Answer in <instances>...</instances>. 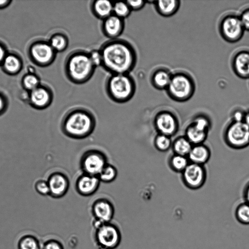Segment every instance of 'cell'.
I'll return each instance as SVG.
<instances>
[{
    "instance_id": "14",
    "label": "cell",
    "mask_w": 249,
    "mask_h": 249,
    "mask_svg": "<svg viewBox=\"0 0 249 249\" xmlns=\"http://www.w3.org/2000/svg\"><path fill=\"white\" fill-rule=\"evenodd\" d=\"M101 28L104 36L110 40L118 38L124 28V19L112 14L103 20Z\"/></svg>"
},
{
    "instance_id": "44",
    "label": "cell",
    "mask_w": 249,
    "mask_h": 249,
    "mask_svg": "<svg viewBox=\"0 0 249 249\" xmlns=\"http://www.w3.org/2000/svg\"><path fill=\"white\" fill-rule=\"evenodd\" d=\"M5 55V51L3 48L0 46V62L1 61Z\"/></svg>"
},
{
    "instance_id": "8",
    "label": "cell",
    "mask_w": 249,
    "mask_h": 249,
    "mask_svg": "<svg viewBox=\"0 0 249 249\" xmlns=\"http://www.w3.org/2000/svg\"><path fill=\"white\" fill-rule=\"evenodd\" d=\"M107 163L105 154L94 149L85 152L80 159V167L83 173L97 177Z\"/></svg>"
},
{
    "instance_id": "36",
    "label": "cell",
    "mask_w": 249,
    "mask_h": 249,
    "mask_svg": "<svg viewBox=\"0 0 249 249\" xmlns=\"http://www.w3.org/2000/svg\"><path fill=\"white\" fill-rule=\"evenodd\" d=\"M89 53L90 59L94 66L96 68L102 66V57L100 50H92Z\"/></svg>"
},
{
    "instance_id": "23",
    "label": "cell",
    "mask_w": 249,
    "mask_h": 249,
    "mask_svg": "<svg viewBox=\"0 0 249 249\" xmlns=\"http://www.w3.org/2000/svg\"><path fill=\"white\" fill-rule=\"evenodd\" d=\"M172 76L164 70H158L152 75L151 81L153 86L158 89H167Z\"/></svg>"
},
{
    "instance_id": "15",
    "label": "cell",
    "mask_w": 249,
    "mask_h": 249,
    "mask_svg": "<svg viewBox=\"0 0 249 249\" xmlns=\"http://www.w3.org/2000/svg\"><path fill=\"white\" fill-rule=\"evenodd\" d=\"M100 182L97 176L83 173L77 179L75 188L80 195L84 196H90L97 191Z\"/></svg>"
},
{
    "instance_id": "10",
    "label": "cell",
    "mask_w": 249,
    "mask_h": 249,
    "mask_svg": "<svg viewBox=\"0 0 249 249\" xmlns=\"http://www.w3.org/2000/svg\"><path fill=\"white\" fill-rule=\"evenodd\" d=\"M182 178L186 186L192 189H197L203 186L206 178L203 165L190 162L182 172Z\"/></svg>"
},
{
    "instance_id": "21",
    "label": "cell",
    "mask_w": 249,
    "mask_h": 249,
    "mask_svg": "<svg viewBox=\"0 0 249 249\" xmlns=\"http://www.w3.org/2000/svg\"><path fill=\"white\" fill-rule=\"evenodd\" d=\"M157 12L164 17L174 15L178 10L180 1L176 0H161L154 2Z\"/></svg>"
},
{
    "instance_id": "30",
    "label": "cell",
    "mask_w": 249,
    "mask_h": 249,
    "mask_svg": "<svg viewBox=\"0 0 249 249\" xmlns=\"http://www.w3.org/2000/svg\"><path fill=\"white\" fill-rule=\"evenodd\" d=\"M171 137L165 135L159 134L154 140L156 148L161 152H165L169 150L172 145Z\"/></svg>"
},
{
    "instance_id": "24",
    "label": "cell",
    "mask_w": 249,
    "mask_h": 249,
    "mask_svg": "<svg viewBox=\"0 0 249 249\" xmlns=\"http://www.w3.org/2000/svg\"><path fill=\"white\" fill-rule=\"evenodd\" d=\"M193 144L184 137H179L172 143V147L175 154L187 157Z\"/></svg>"
},
{
    "instance_id": "33",
    "label": "cell",
    "mask_w": 249,
    "mask_h": 249,
    "mask_svg": "<svg viewBox=\"0 0 249 249\" xmlns=\"http://www.w3.org/2000/svg\"><path fill=\"white\" fill-rule=\"evenodd\" d=\"M191 123L197 127L208 132L210 128L211 124L207 117L199 115L195 117L192 121Z\"/></svg>"
},
{
    "instance_id": "16",
    "label": "cell",
    "mask_w": 249,
    "mask_h": 249,
    "mask_svg": "<svg viewBox=\"0 0 249 249\" xmlns=\"http://www.w3.org/2000/svg\"><path fill=\"white\" fill-rule=\"evenodd\" d=\"M32 54L34 58L41 64L51 62L55 55V51L50 44L41 43L32 47Z\"/></svg>"
},
{
    "instance_id": "13",
    "label": "cell",
    "mask_w": 249,
    "mask_h": 249,
    "mask_svg": "<svg viewBox=\"0 0 249 249\" xmlns=\"http://www.w3.org/2000/svg\"><path fill=\"white\" fill-rule=\"evenodd\" d=\"M50 189V196L59 198L64 196L69 188V180L67 177L60 172H54L47 179Z\"/></svg>"
},
{
    "instance_id": "20",
    "label": "cell",
    "mask_w": 249,
    "mask_h": 249,
    "mask_svg": "<svg viewBox=\"0 0 249 249\" xmlns=\"http://www.w3.org/2000/svg\"><path fill=\"white\" fill-rule=\"evenodd\" d=\"M51 98L49 91L42 88H36L33 89L30 97L32 105L37 108L47 107L50 104Z\"/></svg>"
},
{
    "instance_id": "12",
    "label": "cell",
    "mask_w": 249,
    "mask_h": 249,
    "mask_svg": "<svg viewBox=\"0 0 249 249\" xmlns=\"http://www.w3.org/2000/svg\"><path fill=\"white\" fill-rule=\"evenodd\" d=\"M154 124L159 134L170 137L177 132L178 126L176 117L171 112L166 111L160 112L156 115Z\"/></svg>"
},
{
    "instance_id": "11",
    "label": "cell",
    "mask_w": 249,
    "mask_h": 249,
    "mask_svg": "<svg viewBox=\"0 0 249 249\" xmlns=\"http://www.w3.org/2000/svg\"><path fill=\"white\" fill-rule=\"evenodd\" d=\"M91 213L94 219L103 223L111 222L114 216L115 208L109 200L100 198L92 203Z\"/></svg>"
},
{
    "instance_id": "26",
    "label": "cell",
    "mask_w": 249,
    "mask_h": 249,
    "mask_svg": "<svg viewBox=\"0 0 249 249\" xmlns=\"http://www.w3.org/2000/svg\"><path fill=\"white\" fill-rule=\"evenodd\" d=\"M189 163L187 157L175 154L172 155L169 160V165L172 170L181 173Z\"/></svg>"
},
{
    "instance_id": "39",
    "label": "cell",
    "mask_w": 249,
    "mask_h": 249,
    "mask_svg": "<svg viewBox=\"0 0 249 249\" xmlns=\"http://www.w3.org/2000/svg\"><path fill=\"white\" fill-rule=\"evenodd\" d=\"M239 18L245 30L249 31V8L244 11Z\"/></svg>"
},
{
    "instance_id": "4",
    "label": "cell",
    "mask_w": 249,
    "mask_h": 249,
    "mask_svg": "<svg viewBox=\"0 0 249 249\" xmlns=\"http://www.w3.org/2000/svg\"><path fill=\"white\" fill-rule=\"evenodd\" d=\"M105 89L112 101L121 104L132 98L136 86L135 80L129 74H113L107 80Z\"/></svg>"
},
{
    "instance_id": "22",
    "label": "cell",
    "mask_w": 249,
    "mask_h": 249,
    "mask_svg": "<svg viewBox=\"0 0 249 249\" xmlns=\"http://www.w3.org/2000/svg\"><path fill=\"white\" fill-rule=\"evenodd\" d=\"M208 133L191 123L185 130V137L193 145L202 144L206 139Z\"/></svg>"
},
{
    "instance_id": "41",
    "label": "cell",
    "mask_w": 249,
    "mask_h": 249,
    "mask_svg": "<svg viewBox=\"0 0 249 249\" xmlns=\"http://www.w3.org/2000/svg\"><path fill=\"white\" fill-rule=\"evenodd\" d=\"M244 196L246 200V202L249 204V184L246 187L245 190Z\"/></svg>"
},
{
    "instance_id": "17",
    "label": "cell",
    "mask_w": 249,
    "mask_h": 249,
    "mask_svg": "<svg viewBox=\"0 0 249 249\" xmlns=\"http://www.w3.org/2000/svg\"><path fill=\"white\" fill-rule=\"evenodd\" d=\"M233 68L236 74L243 78H249V52L242 51L234 56Z\"/></svg>"
},
{
    "instance_id": "2",
    "label": "cell",
    "mask_w": 249,
    "mask_h": 249,
    "mask_svg": "<svg viewBox=\"0 0 249 249\" xmlns=\"http://www.w3.org/2000/svg\"><path fill=\"white\" fill-rule=\"evenodd\" d=\"M95 120L89 110L75 108L66 114L62 123L63 132L68 137L81 139L89 136L94 130Z\"/></svg>"
},
{
    "instance_id": "18",
    "label": "cell",
    "mask_w": 249,
    "mask_h": 249,
    "mask_svg": "<svg viewBox=\"0 0 249 249\" xmlns=\"http://www.w3.org/2000/svg\"><path fill=\"white\" fill-rule=\"evenodd\" d=\"M210 150L202 144L193 145L187 157L190 162L203 165L209 160Z\"/></svg>"
},
{
    "instance_id": "1",
    "label": "cell",
    "mask_w": 249,
    "mask_h": 249,
    "mask_svg": "<svg viewBox=\"0 0 249 249\" xmlns=\"http://www.w3.org/2000/svg\"><path fill=\"white\" fill-rule=\"evenodd\" d=\"M102 57V67L113 74H129L135 68L137 54L134 47L124 39H110L100 49Z\"/></svg>"
},
{
    "instance_id": "35",
    "label": "cell",
    "mask_w": 249,
    "mask_h": 249,
    "mask_svg": "<svg viewBox=\"0 0 249 249\" xmlns=\"http://www.w3.org/2000/svg\"><path fill=\"white\" fill-rule=\"evenodd\" d=\"M41 249H64L62 243L58 240L50 239L42 244Z\"/></svg>"
},
{
    "instance_id": "34",
    "label": "cell",
    "mask_w": 249,
    "mask_h": 249,
    "mask_svg": "<svg viewBox=\"0 0 249 249\" xmlns=\"http://www.w3.org/2000/svg\"><path fill=\"white\" fill-rule=\"evenodd\" d=\"M36 191L40 195L50 196V189L47 180H38L35 184Z\"/></svg>"
},
{
    "instance_id": "29",
    "label": "cell",
    "mask_w": 249,
    "mask_h": 249,
    "mask_svg": "<svg viewBox=\"0 0 249 249\" xmlns=\"http://www.w3.org/2000/svg\"><path fill=\"white\" fill-rule=\"evenodd\" d=\"M131 12L126 1H116L113 2V14L124 19L128 17Z\"/></svg>"
},
{
    "instance_id": "9",
    "label": "cell",
    "mask_w": 249,
    "mask_h": 249,
    "mask_svg": "<svg viewBox=\"0 0 249 249\" xmlns=\"http://www.w3.org/2000/svg\"><path fill=\"white\" fill-rule=\"evenodd\" d=\"M220 29L224 38L231 42L239 40L245 30L239 17L231 15L224 17L222 20Z\"/></svg>"
},
{
    "instance_id": "27",
    "label": "cell",
    "mask_w": 249,
    "mask_h": 249,
    "mask_svg": "<svg viewBox=\"0 0 249 249\" xmlns=\"http://www.w3.org/2000/svg\"><path fill=\"white\" fill-rule=\"evenodd\" d=\"M50 44L55 52H63L68 48L69 39L65 35L57 34L51 38Z\"/></svg>"
},
{
    "instance_id": "19",
    "label": "cell",
    "mask_w": 249,
    "mask_h": 249,
    "mask_svg": "<svg viewBox=\"0 0 249 249\" xmlns=\"http://www.w3.org/2000/svg\"><path fill=\"white\" fill-rule=\"evenodd\" d=\"M113 2L107 0H96L91 3V10L97 18L103 20L113 14Z\"/></svg>"
},
{
    "instance_id": "43",
    "label": "cell",
    "mask_w": 249,
    "mask_h": 249,
    "mask_svg": "<svg viewBox=\"0 0 249 249\" xmlns=\"http://www.w3.org/2000/svg\"><path fill=\"white\" fill-rule=\"evenodd\" d=\"M243 122L249 126V112L245 113Z\"/></svg>"
},
{
    "instance_id": "42",
    "label": "cell",
    "mask_w": 249,
    "mask_h": 249,
    "mask_svg": "<svg viewBox=\"0 0 249 249\" xmlns=\"http://www.w3.org/2000/svg\"><path fill=\"white\" fill-rule=\"evenodd\" d=\"M5 103L3 100L0 97V115H1L5 110Z\"/></svg>"
},
{
    "instance_id": "37",
    "label": "cell",
    "mask_w": 249,
    "mask_h": 249,
    "mask_svg": "<svg viewBox=\"0 0 249 249\" xmlns=\"http://www.w3.org/2000/svg\"><path fill=\"white\" fill-rule=\"evenodd\" d=\"M38 83L37 78L34 75H29L24 79V84L25 86L29 89L32 90L37 88Z\"/></svg>"
},
{
    "instance_id": "6",
    "label": "cell",
    "mask_w": 249,
    "mask_h": 249,
    "mask_svg": "<svg viewBox=\"0 0 249 249\" xmlns=\"http://www.w3.org/2000/svg\"><path fill=\"white\" fill-rule=\"evenodd\" d=\"M169 95L174 100L184 101L193 94L194 85L192 79L186 74L179 73L172 76L167 88Z\"/></svg>"
},
{
    "instance_id": "7",
    "label": "cell",
    "mask_w": 249,
    "mask_h": 249,
    "mask_svg": "<svg viewBox=\"0 0 249 249\" xmlns=\"http://www.w3.org/2000/svg\"><path fill=\"white\" fill-rule=\"evenodd\" d=\"M225 140L230 147L243 148L249 145V126L244 122H233L225 132Z\"/></svg>"
},
{
    "instance_id": "46",
    "label": "cell",
    "mask_w": 249,
    "mask_h": 249,
    "mask_svg": "<svg viewBox=\"0 0 249 249\" xmlns=\"http://www.w3.org/2000/svg\"><path fill=\"white\" fill-rule=\"evenodd\" d=\"M29 71L30 72L33 73L34 71V70L33 68H29Z\"/></svg>"
},
{
    "instance_id": "3",
    "label": "cell",
    "mask_w": 249,
    "mask_h": 249,
    "mask_svg": "<svg viewBox=\"0 0 249 249\" xmlns=\"http://www.w3.org/2000/svg\"><path fill=\"white\" fill-rule=\"evenodd\" d=\"M96 67L89 53L78 50L72 52L67 57L64 70L68 79L75 84H83L93 76Z\"/></svg>"
},
{
    "instance_id": "25",
    "label": "cell",
    "mask_w": 249,
    "mask_h": 249,
    "mask_svg": "<svg viewBox=\"0 0 249 249\" xmlns=\"http://www.w3.org/2000/svg\"><path fill=\"white\" fill-rule=\"evenodd\" d=\"M41 247L38 238L32 234L23 235L17 243L18 249H41Z\"/></svg>"
},
{
    "instance_id": "40",
    "label": "cell",
    "mask_w": 249,
    "mask_h": 249,
    "mask_svg": "<svg viewBox=\"0 0 249 249\" xmlns=\"http://www.w3.org/2000/svg\"><path fill=\"white\" fill-rule=\"evenodd\" d=\"M245 113L240 110H235L232 114L233 121L236 122H243Z\"/></svg>"
},
{
    "instance_id": "5",
    "label": "cell",
    "mask_w": 249,
    "mask_h": 249,
    "mask_svg": "<svg viewBox=\"0 0 249 249\" xmlns=\"http://www.w3.org/2000/svg\"><path fill=\"white\" fill-rule=\"evenodd\" d=\"M93 230V240L97 249H116L120 245L121 231L111 222L103 223Z\"/></svg>"
},
{
    "instance_id": "32",
    "label": "cell",
    "mask_w": 249,
    "mask_h": 249,
    "mask_svg": "<svg viewBox=\"0 0 249 249\" xmlns=\"http://www.w3.org/2000/svg\"><path fill=\"white\" fill-rule=\"evenodd\" d=\"M4 65L5 68L9 72H15L20 68L19 60L13 55H9L4 59Z\"/></svg>"
},
{
    "instance_id": "45",
    "label": "cell",
    "mask_w": 249,
    "mask_h": 249,
    "mask_svg": "<svg viewBox=\"0 0 249 249\" xmlns=\"http://www.w3.org/2000/svg\"><path fill=\"white\" fill-rule=\"evenodd\" d=\"M8 2L7 0H0V6L4 5Z\"/></svg>"
},
{
    "instance_id": "31",
    "label": "cell",
    "mask_w": 249,
    "mask_h": 249,
    "mask_svg": "<svg viewBox=\"0 0 249 249\" xmlns=\"http://www.w3.org/2000/svg\"><path fill=\"white\" fill-rule=\"evenodd\" d=\"M235 216L240 223L249 224V204L245 202L240 204L236 209Z\"/></svg>"
},
{
    "instance_id": "38",
    "label": "cell",
    "mask_w": 249,
    "mask_h": 249,
    "mask_svg": "<svg viewBox=\"0 0 249 249\" xmlns=\"http://www.w3.org/2000/svg\"><path fill=\"white\" fill-rule=\"evenodd\" d=\"M131 11L141 10L145 5V2L142 0L125 1Z\"/></svg>"
},
{
    "instance_id": "28",
    "label": "cell",
    "mask_w": 249,
    "mask_h": 249,
    "mask_svg": "<svg viewBox=\"0 0 249 249\" xmlns=\"http://www.w3.org/2000/svg\"><path fill=\"white\" fill-rule=\"evenodd\" d=\"M117 170L115 166L108 163L98 176L100 181L110 183L114 181L117 176Z\"/></svg>"
}]
</instances>
